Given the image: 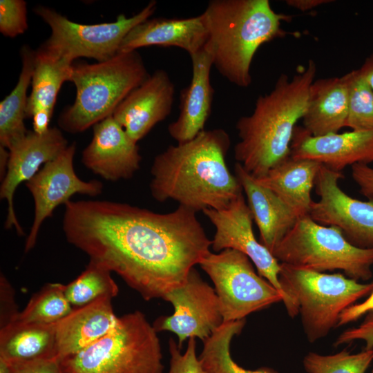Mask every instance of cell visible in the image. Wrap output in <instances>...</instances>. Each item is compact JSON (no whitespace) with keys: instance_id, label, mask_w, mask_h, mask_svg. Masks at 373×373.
<instances>
[{"instance_id":"cell-1","label":"cell","mask_w":373,"mask_h":373,"mask_svg":"<svg viewBox=\"0 0 373 373\" xmlns=\"http://www.w3.org/2000/svg\"><path fill=\"white\" fill-rule=\"evenodd\" d=\"M64 206L67 241L146 300L180 287L211 252L196 212L183 206L166 213L106 200H70Z\"/></svg>"},{"instance_id":"cell-2","label":"cell","mask_w":373,"mask_h":373,"mask_svg":"<svg viewBox=\"0 0 373 373\" xmlns=\"http://www.w3.org/2000/svg\"><path fill=\"white\" fill-rule=\"evenodd\" d=\"M230 144L229 134L215 128L169 146L153 162V198L159 202L175 200L195 212L227 207L243 191L226 163Z\"/></svg>"},{"instance_id":"cell-3","label":"cell","mask_w":373,"mask_h":373,"mask_svg":"<svg viewBox=\"0 0 373 373\" xmlns=\"http://www.w3.org/2000/svg\"><path fill=\"white\" fill-rule=\"evenodd\" d=\"M316 73V64L309 60L291 79L281 74L272 90L258 97L253 113L238 120L234 157L254 178L290 157L294 129L305 113Z\"/></svg>"},{"instance_id":"cell-4","label":"cell","mask_w":373,"mask_h":373,"mask_svg":"<svg viewBox=\"0 0 373 373\" xmlns=\"http://www.w3.org/2000/svg\"><path fill=\"white\" fill-rule=\"evenodd\" d=\"M202 13L213 66L231 83L248 87L256 51L285 35L281 22L287 16L276 12L268 0H211Z\"/></svg>"},{"instance_id":"cell-5","label":"cell","mask_w":373,"mask_h":373,"mask_svg":"<svg viewBox=\"0 0 373 373\" xmlns=\"http://www.w3.org/2000/svg\"><path fill=\"white\" fill-rule=\"evenodd\" d=\"M149 74L137 51L117 53L95 64H73L70 82L76 87L74 103L58 119L71 133L83 132L113 115L119 104Z\"/></svg>"},{"instance_id":"cell-6","label":"cell","mask_w":373,"mask_h":373,"mask_svg":"<svg viewBox=\"0 0 373 373\" xmlns=\"http://www.w3.org/2000/svg\"><path fill=\"white\" fill-rule=\"evenodd\" d=\"M279 282L283 304L291 318L300 316L309 343L327 336L337 326L341 313L373 290L363 283L336 274H326L280 263Z\"/></svg>"},{"instance_id":"cell-7","label":"cell","mask_w":373,"mask_h":373,"mask_svg":"<svg viewBox=\"0 0 373 373\" xmlns=\"http://www.w3.org/2000/svg\"><path fill=\"white\" fill-rule=\"evenodd\" d=\"M157 332L143 313L118 317L106 335L59 361L64 373H162Z\"/></svg>"},{"instance_id":"cell-8","label":"cell","mask_w":373,"mask_h":373,"mask_svg":"<svg viewBox=\"0 0 373 373\" xmlns=\"http://www.w3.org/2000/svg\"><path fill=\"white\" fill-rule=\"evenodd\" d=\"M280 263L318 272L341 270L357 281L372 277L373 248L350 243L338 228L315 222L309 215L298 219L271 252Z\"/></svg>"},{"instance_id":"cell-9","label":"cell","mask_w":373,"mask_h":373,"mask_svg":"<svg viewBox=\"0 0 373 373\" xmlns=\"http://www.w3.org/2000/svg\"><path fill=\"white\" fill-rule=\"evenodd\" d=\"M157 8L150 1L140 12L127 17L119 15L113 22L82 24L73 22L55 10L42 6L35 12L50 28L51 34L39 48L72 64L79 57L93 58L97 62L115 57L122 41L137 24L149 19Z\"/></svg>"},{"instance_id":"cell-10","label":"cell","mask_w":373,"mask_h":373,"mask_svg":"<svg viewBox=\"0 0 373 373\" xmlns=\"http://www.w3.org/2000/svg\"><path fill=\"white\" fill-rule=\"evenodd\" d=\"M199 265L214 284L223 323L245 319L283 300L281 293L257 274L251 260L238 251L210 252Z\"/></svg>"},{"instance_id":"cell-11","label":"cell","mask_w":373,"mask_h":373,"mask_svg":"<svg viewBox=\"0 0 373 373\" xmlns=\"http://www.w3.org/2000/svg\"><path fill=\"white\" fill-rule=\"evenodd\" d=\"M172 304L174 312L155 320L157 332L175 334L178 347L190 338L208 339L223 323L219 300L215 289L202 280L193 267L180 287L167 293L163 298Z\"/></svg>"},{"instance_id":"cell-12","label":"cell","mask_w":373,"mask_h":373,"mask_svg":"<svg viewBox=\"0 0 373 373\" xmlns=\"http://www.w3.org/2000/svg\"><path fill=\"white\" fill-rule=\"evenodd\" d=\"M342 172L321 165L316 182L319 200L312 202L309 216L316 222L338 228L352 245L373 248V200L354 198L339 186Z\"/></svg>"},{"instance_id":"cell-13","label":"cell","mask_w":373,"mask_h":373,"mask_svg":"<svg viewBox=\"0 0 373 373\" xmlns=\"http://www.w3.org/2000/svg\"><path fill=\"white\" fill-rule=\"evenodd\" d=\"M75 152L76 144L73 142L26 182L35 204L34 220L26 239V252L33 248L41 224L52 216L56 207L65 204L76 193L96 196L102 192L101 182L84 181L77 175L73 166Z\"/></svg>"},{"instance_id":"cell-14","label":"cell","mask_w":373,"mask_h":373,"mask_svg":"<svg viewBox=\"0 0 373 373\" xmlns=\"http://www.w3.org/2000/svg\"><path fill=\"white\" fill-rule=\"evenodd\" d=\"M202 211L216 228L211 245L213 251L220 252L231 249L245 254L255 265L258 274L276 287L284 300L279 282L280 263L256 238L252 228V214L243 194L233 200L225 209H207Z\"/></svg>"},{"instance_id":"cell-15","label":"cell","mask_w":373,"mask_h":373,"mask_svg":"<svg viewBox=\"0 0 373 373\" xmlns=\"http://www.w3.org/2000/svg\"><path fill=\"white\" fill-rule=\"evenodd\" d=\"M68 146L62 132L53 127L44 134L28 131L8 150L6 172L0 187V198L8 203L6 229L15 227L19 236L23 235L14 209L15 191L21 183L30 180L45 164L56 158Z\"/></svg>"},{"instance_id":"cell-16","label":"cell","mask_w":373,"mask_h":373,"mask_svg":"<svg viewBox=\"0 0 373 373\" xmlns=\"http://www.w3.org/2000/svg\"><path fill=\"white\" fill-rule=\"evenodd\" d=\"M290 157L314 160L336 172L355 164L369 165L373 162V129L312 136L296 126Z\"/></svg>"},{"instance_id":"cell-17","label":"cell","mask_w":373,"mask_h":373,"mask_svg":"<svg viewBox=\"0 0 373 373\" xmlns=\"http://www.w3.org/2000/svg\"><path fill=\"white\" fill-rule=\"evenodd\" d=\"M175 86L163 69L156 70L119 104L112 116L135 142L171 113Z\"/></svg>"},{"instance_id":"cell-18","label":"cell","mask_w":373,"mask_h":373,"mask_svg":"<svg viewBox=\"0 0 373 373\" xmlns=\"http://www.w3.org/2000/svg\"><path fill=\"white\" fill-rule=\"evenodd\" d=\"M142 157L134 142L112 115L93 126V136L82 152L83 164L106 180L129 179Z\"/></svg>"},{"instance_id":"cell-19","label":"cell","mask_w":373,"mask_h":373,"mask_svg":"<svg viewBox=\"0 0 373 373\" xmlns=\"http://www.w3.org/2000/svg\"><path fill=\"white\" fill-rule=\"evenodd\" d=\"M208 37L203 13L189 18H149L130 30L122 41L118 53L158 46L178 47L191 55L205 47Z\"/></svg>"},{"instance_id":"cell-20","label":"cell","mask_w":373,"mask_h":373,"mask_svg":"<svg viewBox=\"0 0 373 373\" xmlns=\"http://www.w3.org/2000/svg\"><path fill=\"white\" fill-rule=\"evenodd\" d=\"M192 77L180 96V113L168 126L170 136L177 144L188 142L204 131L211 112L214 90L210 73L213 66L210 52L204 47L190 55Z\"/></svg>"},{"instance_id":"cell-21","label":"cell","mask_w":373,"mask_h":373,"mask_svg":"<svg viewBox=\"0 0 373 373\" xmlns=\"http://www.w3.org/2000/svg\"><path fill=\"white\" fill-rule=\"evenodd\" d=\"M111 298H99L86 305L75 307L56 323L57 358L76 354L94 343L117 323Z\"/></svg>"},{"instance_id":"cell-22","label":"cell","mask_w":373,"mask_h":373,"mask_svg":"<svg viewBox=\"0 0 373 373\" xmlns=\"http://www.w3.org/2000/svg\"><path fill=\"white\" fill-rule=\"evenodd\" d=\"M234 169L259 229L260 242L272 252L299 217L271 190L259 184L240 164L236 162Z\"/></svg>"},{"instance_id":"cell-23","label":"cell","mask_w":373,"mask_h":373,"mask_svg":"<svg viewBox=\"0 0 373 373\" xmlns=\"http://www.w3.org/2000/svg\"><path fill=\"white\" fill-rule=\"evenodd\" d=\"M73 64L39 49L35 51L32 90L26 112V117L32 119V131L36 133L49 130L57 95L64 82L70 81Z\"/></svg>"},{"instance_id":"cell-24","label":"cell","mask_w":373,"mask_h":373,"mask_svg":"<svg viewBox=\"0 0 373 373\" xmlns=\"http://www.w3.org/2000/svg\"><path fill=\"white\" fill-rule=\"evenodd\" d=\"M348 88L344 75L318 79L311 84L303 128L312 136L338 133L345 127Z\"/></svg>"},{"instance_id":"cell-25","label":"cell","mask_w":373,"mask_h":373,"mask_svg":"<svg viewBox=\"0 0 373 373\" xmlns=\"http://www.w3.org/2000/svg\"><path fill=\"white\" fill-rule=\"evenodd\" d=\"M321 165L314 160L289 157L264 176L255 179L271 190L300 218L309 215L313 202L311 193Z\"/></svg>"},{"instance_id":"cell-26","label":"cell","mask_w":373,"mask_h":373,"mask_svg":"<svg viewBox=\"0 0 373 373\" xmlns=\"http://www.w3.org/2000/svg\"><path fill=\"white\" fill-rule=\"evenodd\" d=\"M56 323L14 321L1 328L0 357L10 363L57 359Z\"/></svg>"},{"instance_id":"cell-27","label":"cell","mask_w":373,"mask_h":373,"mask_svg":"<svg viewBox=\"0 0 373 373\" xmlns=\"http://www.w3.org/2000/svg\"><path fill=\"white\" fill-rule=\"evenodd\" d=\"M22 68L18 82L0 102V144L9 150L28 132L24 124L26 118L28 88L31 84L35 67V51L24 46L21 50Z\"/></svg>"},{"instance_id":"cell-28","label":"cell","mask_w":373,"mask_h":373,"mask_svg":"<svg viewBox=\"0 0 373 373\" xmlns=\"http://www.w3.org/2000/svg\"><path fill=\"white\" fill-rule=\"evenodd\" d=\"M245 323V318L223 323L203 342V349L198 358L205 373H278L266 367L247 370L233 360L230 352L231 340L240 334Z\"/></svg>"},{"instance_id":"cell-29","label":"cell","mask_w":373,"mask_h":373,"mask_svg":"<svg viewBox=\"0 0 373 373\" xmlns=\"http://www.w3.org/2000/svg\"><path fill=\"white\" fill-rule=\"evenodd\" d=\"M64 290L65 285L61 283L46 284L31 297L14 321L41 324L57 323L73 309Z\"/></svg>"},{"instance_id":"cell-30","label":"cell","mask_w":373,"mask_h":373,"mask_svg":"<svg viewBox=\"0 0 373 373\" xmlns=\"http://www.w3.org/2000/svg\"><path fill=\"white\" fill-rule=\"evenodd\" d=\"M64 292L70 305L78 307L102 297L113 298L118 294L119 288L109 270L90 261L78 277L65 285Z\"/></svg>"},{"instance_id":"cell-31","label":"cell","mask_w":373,"mask_h":373,"mask_svg":"<svg viewBox=\"0 0 373 373\" xmlns=\"http://www.w3.org/2000/svg\"><path fill=\"white\" fill-rule=\"evenodd\" d=\"M348 88L345 126L352 131L373 129V90L359 69L344 75Z\"/></svg>"},{"instance_id":"cell-32","label":"cell","mask_w":373,"mask_h":373,"mask_svg":"<svg viewBox=\"0 0 373 373\" xmlns=\"http://www.w3.org/2000/svg\"><path fill=\"white\" fill-rule=\"evenodd\" d=\"M373 361V350L352 354L347 350L329 355L309 352L303 364L307 373H365Z\"/></svg>"},{"instance_id":"cell-33","label":"cell","mask_w":373,"mask_h":373,"mask_svg":"<svg viewBox=\"0 0 373 373\" xmlns=\"http://www.w3.org/2000/svg\"><path fill=\"white\" fill-rule=\"evenodd\" d=\"M27 28L26 2L23 0H1V33L13 38L23 34Z\"/></svg>"},{"instance_id":"cell-34","label":"cell","mask_w":373,"mask_h":373,"mask_svg":"<svg viewBox=\"0 0 373 373\" xmlns=\"http://www.w3.org/2000/svg\"><path fill=\"white\" fill-rule=\"evenodd\" d=\"M171 354L169 373H205L196 356L195 338H190L186 352L182 354L178 344L171 338L169 342Z\"/></svg>"},{"instance_id":"cell-35","label":"cell","mask_w":373,"mask_h":373,"mask_svg":"<svg viewBox=\"0 0 373 373\" xmlns=\"http://www.w3.org/2000/svg\"><path fill=\"white\" fill-rule=\"evenodd\" d=\"M361 341L365 343L364 350H373V312L365 315V319L357 327L345 329L334 341V346Z\"/></svg>"},{"instance_id":"cell-36","label":"cell","mask_w":373,"mask_h":373,"mask_svg":"<svg viewBox=\"0 0 373 373\" xmlns=\"http://www.w3.org/2000/svg\"><path fill=\"white\" fill-rule=\"evenodd\" d=\"M0 327L12 323L19 312L15 299V291L3 275L0 277Z\"/></svg>"},{"instance_id":"cell-37","label":"cell","mask_w":373,"mask_h":373,"mask_svg":"<svg viewBox=\"0 0 373 373\" xmlns=\"http://www.w3.org/2000/svg\"><path fill=\"white\" fill-rule=\"evenodd\" d=\"M12 373H64L57 358L10 363Z\"/></svg>"},{"instance_id":"cell-38","label":"cell","mask_w":373,"mask_h":373,"mask_svg":"<svg viewBox=\"0 0 373 373\" xmlns=\"http://www.w3.org/2000/svg\"><path fill=\"white\" fill-rule=\"evenodd\" d=\"M351 169L352 178L358 185L359 192L367 200H373V168L368 164H355Z\"/></svg>"},{"instance_id":"cell-39","label":"cell","mask_w":373,"mask_h":373,"mask_svg":"<svg viewBox=\"0 0 373 373\" xmlns=\"http://www.w3.org/2000/svg\"><path fill=\"white\" fill-rule=\"evenodd\" d=\"M371 312H373V290L363 302L355 303L345 309L340 315L336 327L354 322Z\"/></svg>"},{"instance_id":"cell-40","label":"cell","mask_w":373,"mask_h":373,"mask_svg":"<svg viewBox=\"0 0 373 373\" xmlns=\"http://www.w3.org/2000/svg\"><path fill=\"white\" fill-rule=\"evenodd\" d=\"M331 2L330 0H287L286 4L300 11H307Z\"/></svg>"},{"instance_id":"cell-41","label":"cell","mask_w":373,"mask_h":373,"mask_svg":"<svg viewBox=\"0 0 373 373\" xmlns=\"http://www.w3.org/2000/svg\"><path fill=\"white\" fill-rule=\"evenodd\" d=\"M359 70L373 90V53L365 59Z\"/></svg>"},{"instance_id":"cell-42","label":"cell","mask_w":373,"mask_h":373,"mask_svg":"<svg viewBox=\"0 0 373 373\" xmlns=\"http://www.w3.org/2000/svg\"><path fill=\"white\" fill-rule=\"evenodd\" d=\"M0 373H12L11 363L1 357H0Z\"/></svg>"},{"instance_id":"cell-43","label":"cell","mask_w":373,"mask_h":373,"mask_svg":"<svg viewBox=\"0 0 373 373\" xmlns=\"http://www.w3.org/2000/svg\"><path fill=\"white\" fill-rule=\"evenodd\" d=\"M372 373H373V370H372Z\"/></svg>"}]
</instances>
